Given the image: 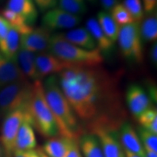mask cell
<instances>
[{"instance_id": "1f68e13d", "label": "cell", "mask_w": 157, "mask_h": 157, "mask_svg": "<svg viewBox=\"0 0 157 157\" xmlns=\"http://www.w3.org/2000/svg\"><path fill=\"white\" fill-rule=\"evenodd\" d=\"M12 157H40L39 148L28 151L15 150L13 153Z\"/></svg>"}, {"instance_id": "e0dca14e", "label": "cell", "mask_w": 157, "mask_h": 157, "mask_svg": "<svg viewBox=\"0 0 157 157\" xmlns=\"http://www.w3.org/2000/svg\"><path fill=\"white\" fill-rule=\"evenodd\" d=\"M6 8L21 15L31 26L39 16V10L33 0H8Z\"/></svg>"}, {"instance_id": "7bdbcfd3", "label": "cell", "mask_w": 157, "mask_h": 157, "mask_svg": "<svg viewBox=\"0 0 157 157\" xmlns=\"http://www.w3.org/2000/svg\"><path fill=\"white\" fill-rule=\"evenodd\" d=\"M0 54H1V52H0Z\"/></svg>"}, {"instance_id": "f1b7e54d", "label": "cell", "mask_w": 157, "mask_h": 157, "mask_svg": "<svg viewBox=\"0 0 157 157\" xmlns=\"http://www.w3.org/2000/svg\"><path fill=\"white\" fill-rule=\"evenodd\" d=\"M122 4L132 17L135 23L140 24L146 15L142 1L141 0H123Z\"/></svg>"}, {"instance_id": "ab89813d", "label": "cell", "mask_w": 157, "mask_h": 157, "mask_svg": "<svg viewBox=\"0 0 157 157\" xmlns=\"http://www.w3.org/2000/svg\"><path fill=\"white\" fill-rule=\"evenodd\" d=\"M0 157H5V151H4V148L2 144L1 140H0Z\"/></svg>"}, {"instance_id": "6da1fadb", "label": "cell", "mask_w": 157, "mask_h": 157, "mask_svg": "<svg viewBox=\"0 0 157 157\" xmlns=\"http://www.w3.org/2000/svg\"><path fill=\"white\" fill-rule=\"evenodd\" d=\"M60 89L78 120L88 128L119 129L124 121L120 75L98 66H73L57 76Z\"/></svg>"}, {"instance_id": "e575fe53", "label": "cell", "mask_w": 157, "mask_h": 157, "mask_svg": "<svg viewBox=\"0 0 157 157\" xmlns=\"http://www.w3.org/2000/svg\"><path fill=\"white\" fill-rule=\"evenodd\" d=\"M78 140H76L72 144V146H71L69 150L65 154L63 157H83L81 153V151H80L79 146H78Z\"/></svg>"}, {"instance_id": "d6986e66", "label": "cell", "mask_w": 157, "mask_h": 157, "mask_svg": "<svg viewBox=\"0 0 157 157\" xmlns=\"http://www.w3.org/2000/svg\"><path fill=\"white\" fill-rule=\"evenodd\" d=\"M78 139L62 135L50 137L43 145L42 150L49 157H63L72 144Z\"/></svg>"}, {"instance_id": "8d00e7d4", "label": "cell", "mask_w": 157, "mask_h": 157, "mask_svg": "<svg viewBox=\"0 0 157 157\" xmlns=\"http://www.w3.org/2000/svg\"><path fill=\"white\" fill-rule=\"evenodd\" d=\"M149 58L154 66H157V43L155 42L152 43L150 50H149Z\"/></svg>"}, {"instance_id": "484cf974", "label": "cell", "mask_w": 157, "mask_h": 157, "mask_svg": "<svg viewBox=\"0 0 157 157\" xmlns=\"http://www.w3.org/2000/svg\"><path fill=\"white\" fill-rule=\"evenodd\" d=\"M142 128L157 135V110L154 106L146 110L137 118Z\"/></svg>"}, {"instance_id": "74e56055", "label": "cell", "mask_w": 157, "mask_h": 157, "mask_svg": "<svg viewBox=\"0 0 157 157\" xmlns=\"http://www.w3.org/2000/svg\"><path fill=\"white\" fill-rule=\"evenodd\" d=\"M146 157H157V152L146 151Z\"/></svg>"}, {"instance_id": "ba28073f", "label": "cell", "mask_w": 157, "mask_h": 157, "mask_svg": "<svg viewBox=\"0 0 157 157\" xmlns=\"http://www.w3.org/2000/svg\"><path fill=\"white\" fill-rule=\"evenodd\" d=\"M90 133L98 137L104 157H125L119 137V129L98 126L90 129Z\"/></svg>"}, {"instance_id": "5b68a950", "label": "cell", "mask_w": 157, "mask_h": 157, "mask_svg": "<svg viewBox=\"0 0 157 157\" xmlns=\"http://www.w3.org/2000/svg\"><path fill=\"white\" fill-rule=\"evenodd\" d=\"M33 82L23 80L0 90V115L5 117L16 110L26 111L32 93Z\"/></svg>"}, {"instance_id": "f546056e", "label": "cell", "mask_w": 157, "mask_h": 157, "mask_svg": "<svg viewBox=\"0 0 157 157\" xmlns=\"http://www.w3.org/2000/svg\"><path fill=\"white\" fill-rule=\"evenodd\" d=\"M139 138L145 151L157 152V135L140 127L137 130Z\"/></svg>"}, {"instance_id": "8992f818", "label": "cell", "mask_w": 157, "mask_h": 157, "mask_svg": "<svg viewBox=\"0 0 157 157\" xmlns=\"http://www.w3.org/2000/svg\"><path fill=\"white\" fill-rule=\"evenodd\" d=\"M117 42L121 55L127 61L135 64L142 63L144 50L139 24L134 23L121 26Z\"/></svg>"}, {"instance_id": "4fadbf2b", "label": "cell", "mask_w": 157, "mask_h": 157, "mask_svg": "<svg viewBox=\"0 0 157 157\" xmlns=\"http://www.w3.org/2000/svg\"><path fill=\"white\" fill-rule=\"evenodd\" d=\"M119 137L124 151L140 157H146V151L139 138L136 129L128 121H124L119 128Z\"/></svg>"}, {"instance_id": "277c9868", "label": "cell", "mask_w": 157, "mask_h": 157, "mask_svg": "<svg viewBox=\"0 0 157 157\" xmlns=\"http://www.w3.org/2000/svg\"><path fill=\"white\" fill-rule=\"evenodd\" d=\"M34 128L47 138L59 135L56 121L44 95L42 81L33 82L32 93L26 109Z\"/></svg>"}, {"instance_id": "cb8c5ba5", "label": "cell", "mask_w": 157, "mask_h": 157, "mask_svg": "<svg viewBox=\"0 0 157 157\" xmlns=\"http://www.w3.org/2000/svg\"><path fill=\"white\" fill-rule=\"evenodd\" d=\"M97 21L102 30L113 43L117 42L120 26L115 22L109 13L101 11L97 15Z\"/></svg>"}, {"instance_id": "8fae6325", "label": "cell", "mask_w": 157, "mask_h": 157, "mask_svg": "<svg viewBox=\"0 0 157 157\" xmlns=\"http://www.w3.org/2000/svg\"><path fill=\"white\" fill-rule=\"evenodd\" d=\"M125 101L129 111L136 119L146 110L153 107L152 101L146 90L137 84H131L127 87Z\"/></svg>"}, {"instance_id": "d590c367", "label": "cell", "mask_w": 157, "mask_h": 157, "mask_svg": "<svg viewBox=\"0 0 157 157\" xmlns=\"http://www.w3.org/2000/svg\"><path fill=\"white\" fill-rule=\"evenodd\" d=\"M100 2L101 7H103V11L110 13L113 7L119 3V0H100Z\"/></svg>"}, {"instance_id": "4dcf8cb0", "label": "cell", "mask_w": 157, "mask_h": 157, "mask_svg": "<svg viewBox=\"0 0 157 157\" xmlns=\"http://www.w3.org/2000/svg\"><path fill=\"white\" fill-rule=\"evenodd\" d=\"M33 1L36 5L38 10L42 13L57 7L58 2V0H33Z\"/></svg>"}, {"instance_id": "b9f144b4", "label": "cell", "mask_w": 157, "mask_h": 157, "mask_svg": "<svg viewBox=\"0 0 157 157\" xmlns=\"http://www.w3.org/2000/svg\"><path fill=\"white\" fill-rule=\"evenodd\" d=\"M85 1H87V2H89L93 3V2H95L96 0H85Z\"/></svg>"}, {"instance_id": "9a60e30c", "label": "cell", "mask_w": 157, "mask_h": 157, "mask_svg": "<svg viewBox=\"0 0 157 157\" xmlns=\"http://www.w3.org/2000/svg\"><path fill=\"white\" fill-rule=\"evenodd\" d=\"M15 62L23 75L29 81H42L37 70L36 53L21 48L17 54Z\"/></svg>"}, {"instance_id": "30bf717a", "label": "cell", "mask_w": 157, "mask_h": 157, "mask_svg": "<svg viewBox=\"0 0 157 157\" xmlns=\"http://www.w3.org/2000/svg\"><path fill=\"white\" fill-rule=\"evenodd\" d=\"M51 32L43 26L34 28L30 32L21 35V48L36 54L48 52Z\"/></svg>"}, {"instance_id": "ac0fdd59", "label": "cell", "mask_w": 157, "mask_h": 157, "mask_svg": "<svg viewBox=\"0 0 157 157\" xmlns=\"http://www.w3.org/2000/svg\"><path fill=\"white\" fill-rule=\"evenodd\" d=\"M86 29L96 44V48L103 55H109L113 51L114 43L110 40V39L105 35L103 31L98 24L97 19L95 17H90L86 22Z\"/></svg>"}, {"instance_id": "83f0119b", "label": "cell", "mask_w": 157, "mask_h": 157, "mask_svg": "<svg viewBox=\"0 0 157 157\" xmlns=\"http://www.w3.org/2000/svg\"><path fill=\"white\" fill-rule=\"evenodd\" d=\"M109 13L115 21V22L120 27L135 23L132 17L131 16V15L129 14L127 10L125 8L122 3H118L110 11Z\"/></svg>"}, {"instance_id": "60d3db41", "label": "cell", "mask_w": 157, "mask_h": 157, "mask_svg": "<svg viewBox=\"0 0 157 157\" xmlns=\"http://www.w3.org/2000/svg\"><path fill=\"white\" fill-rule=\"evenodd\" d=\"M39 154H40V157H49L48 156H47L46 154L43 152V151L42 150V148H39Z\"/></svg>"}, {"instance_id": "44dd1931", "label": "cell", "mask_w": 157, "mask_h": 157, "mask_svg": "<svg viewBox=\"0 0 157 157\" xmlns=\"http://www.w3.org/2000/svg\"><path fill=\"white\" fill-rule=\"evenodd\" d=\"M78 146L84 157H104L101 143L92 133H84L78 137Z\"/></svg>"}, {"instance_id": "836d02e7", "label": "cell", "mask_w": 157, "mask_h": 157, "mask_svg": "<svg viewBox=\"0 0 157 157\" xmlns=\"http://www.w3.org/2000/svg\"><path fill=\"white\" fill-rule=\"evenodd\" d=\"M145 15H149L157 11V0H141Z\"/></svg>"}, {"instance_id": "603a6c76", "label": "cell", "mask_w": 157, "mask_h": 157, "mask_svg": "<svg viewBox=\"0 0 157 157\" xmlns=\"http://www.w3.org/2000/svg\"><path fill=\"white\" fill-rule=\"evenodd\" d=\"M140 36L143 42L154 43L157 40V13L145 15L139 24Z\"/></svg>"}, {"instance_id": "4316f807", "label": "cell", "mask_w": 157, "mask_h": 157, "mask_svg": "<svg viewBox=\"0 0 157 157\" xmlns=\"http://www.w3.org/2000/svg\"><path fill=\"white\" fill-rule=\"evenodd\" d=\"M58 7L78 16H81L87 10L85 0H58Z\"/></svg>"}, {"instance_id": "3957f363", "label": "cell", "mask_w": 157, "mask_h": 157, "mask_svg": "<svg viewBox=\"0 0 157 157\" xmlns=\"http://www.w3.org/2000/svg\"><path fill=\"white\" fill-rule=\"evenodd\" d=\"M49 52L72 66H102L104 56L98 48L87 50L68 42L62 33L52 34Z\"/></svg>"}, {"instance_id": "2e32d148", "label": "cell", "mask_w": 157, "mask_h": 157, "mask_svg": "<svg viewBox=\"0 0 157 157\" xmlns=\"http://www.w3.org/2000/svg\"><path fill=\"white\" fill-rule=\"evenodd\" d=\"M26 79L16 62L0 54V90L12 83Z\"/></svg>"}, {"instance_id": "ffe728a7", "label": "cell", "mask_w": 157, "mask_h": 157, "mask_svg": "<svg viewBox=\"0 0 157 157\" xmlns=\"http://www.w3.org/2000/svg\"><path fill=\"white\" fill-rule=\"evenodd\" d=\"M62 34L68 42L79 48L87 50L97 48L93 36L85 27L70 29L69 31L62 33Z\"/></svg>"}, {"instance_id": "d6a6232c", "label": "cell", "mask_w": 157, "mask_h": 157, "mask_svg": "<svg viewBox=\"0 0 157 157\" xmlns=\"http://www.w3.org/2000/svg\"><path fill=\"white\" fill-rule=\"evenodd\" d=\"M11 26L2 15H0V44L5 40Z\"/></svg>"}, {"instance_id": "9c48e42d", "label": "cell", "mask_w": 157, "mask_h": 157, "mask_svg": "<svg viewBox=\"0 0 157 157\" xmlns=\"http://www.w3.org/2000/svg\"><path fill=\"white\" fill-rule=\"evenodd\" d=\"M41 21L42 26L52 31L74 29L81 23L82 17L68 13L57 6L45 12Z\"/></svg>"}, {"instance_id": "d4e9b609", "label": "cell", "mask_w": 157, "mask_h": 157, "mask_svg": "<svg viewBox=\"0 0 157 157\" xmlns=\"http://www.w3.org/2000/svg\"><path fill=\"white\" fill-rule=\"evenodd\" d=\"M1 15L9 23L12 28L15 29L21 35L27 34L34 29V27L26 23L23 17L6 7L2 11Z\"/></svg>"}, {"instance_id": "5bb4252c", "label": "cell", "mask_w": 157, "mask_h": 157, "mask_svg": "<svg viewBox=\"0 0 157 157\" xmlns=\"http://www.w3.org/2000/svg\"><path fill=\"white\" fill-rule=\"evenodd\" d=\"M37 142L34 128L32 125L31 119L26 112L25 119L17 132L15 139V150L28 151L36 148Z\"/></svg>"}, {"instance_id": "7a4b0ae2", "label": "cell", "mask_w": 157, "mask_h": 157, "mask_svg": "<svg viewBox=\"0 0 157 157\" xmlns=\"http://www.w3.org/2000/svg\"><path fill=\"white\" fill-rule=\"evenodd\" d=\"M42 83L45 98L56 121L59 135L78 139L82 135L79 121L60 89L57 76L45 78Z\"/></svg>"}, {"instance_id": "f35d334b", "label": "cell", "mask_w": 157, "mask_h": 157, "mask_svg": "<svg viewBox=\"0 0 157 157\" xmlns=\"http://www.w3.org/2000/svg\"><path fill=\"white\" fill-rule=\"evenodd\" d=\"M124 151V154H125V157H140L138 156L137 155H135L134 154H132V153L127 151Z\"/></svg>"}, {"instance_id": "7c38bea8", "label": "cell", "mask_w": 157, "mask_h": 157, "mask_svg": "<svg viewBox=\"0 0 157 157\" xmlns=\"http://www.w3.org/2000/svg\"><path fill=\"white\" fill-rule=\"evenodd\" d=\"M36 63L42 80L48 76L58 75L68 68L73 66L60 60L50 52L36 54Z\"/></svg>"}, {"instance_id": "7402d4cb", "label": "cell", "mask_w": 157, "mask_h": 157, "mask_svg": "<svg viewBox=\"0 0 157 157\" xmlns=\"http://www.w3.org/2000/svg\"><path fill=\"white\" fill-rule=\"evenodd\" d=\"M20 48L21 34L11 27L5 40L0 44V52L5 58L15 61Z\"/></svg>"}, {"instance_id": "52a82bcc", "label": "cell", "mask_w": 157, "mask_h": 157, "mask_svg": "<svg viewBox=\"0 0 157 157\" xmlns=\"http://www.w3.org/2000/svg\"><path fill=\"white\" fill-rule=\"evenodd\" d=\"M25 114L26 111L24 110H16L4 117L0 140L2 144L5 157H12L13 153L14 152L15 139Z\"/></svg>"}]
</instances>
